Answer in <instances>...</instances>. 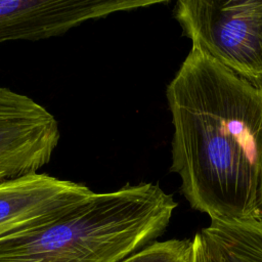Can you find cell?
Returning <instances> with one entry per match:
<instances>
[{"label":"cell","mask_w":262,"mask_h":262,"mask_svg":"<svg viewBox=\"0 0 262 262\" xmlns=\"http://www.w3.org/2000/svg\"><path fill=\"white\" fill-rule=\"evenodd\" d=\"M166 96L170 170L190 207L211 219H262V87L191 46Z\"/></svg>","instance_id":"obj_1"},{"label":"cell","mask_w":262,"mask_h":262,"mask_svg":"<svg viewBox=\"0 0 262 262\" xmlns=\"http://www.w3.org/2000/svg\"><path fill=\"white\" fill-rule=\"evenodd\" d=\"M177 207L157 183L92 192L54 221L0 239V262H119L151 244Z\"/></svg>","instance_id":"obj_2"},{"label":"cell","mask_w":262,"mask_h":262,"mask_svg":"<svg viewBox=\"0 0 262 262\" xmlns=\"http://www.w3.org/2000/svg\"><path fill=\"white\" fill-rule=\"evenodd\" d=\"M173 15L192 46L262 87V1L179 0Z\"/></svg>","instance_id":"obj_3"},{"label":"cell","mask_w":262,"mask_h":262,"mask_svg":"<svg viewBox=\"0 0 262 262\" xmlns=\"http://www.w3.org/2000/svg\"><path fill=\"white\" fill-rule=\"evenodd\" d=\"M59 138L58 122L45 106L0 86V182L38 173Z\"/></svg>","instance_id":"obj_4"},{"label":"cell","mask_w":262,"mask_h":262,"mask_svg":"<svg viewBox=\"0 0 262 262\" xmlns=\"http://www.w3.org/2000/svg\"><path fill=\"white\" fill-rule=\"evenodd\" d=\"M166 3L163 0H0V44L39 41L117 12Z\"/></svg>","instance_id":"obj_5"},{"label":"cell","mask_w":262,"mask_h":262,"mask_svg":"<svg viewBox=\"0 0 262 262\" xmlns=\"http://www.w3.org/2000/svg\"><path fill=\"white\" fill-rule=\"evenodd\" d=\"M93 191L45 173L0 182V239L61 217Z\"/></svg>","instance_id":"obj_6"},{"label":"cell","mask_w":262,"mask_h":262,"mask_svg":"<svg viewBox=\"0 0 262 262\" xmlns=\"http://www.w3.org/2000/svg\"><path fill=\"white\" fill-rule=\"evenodd\" d=\"M200 233L214 262H262V219H211Z\"/></svg>","instance_id":"obj_7"},{"label":"cell","mask_w":262,"mask_h":262,"mask_svg":"<svg viewBox=\"0 0 262 262\" xmlns=\"http://www.w3.org/2000/svg\"><path fill=\"white\" fill-rule=\"evenodd\" d=\"M192 239L152 242L119 262H192Z\"/></svg>","instance_id":"obj_8"},{"label":"cell","mask_w":262,"mask_h":262,"mask_svg":"<svg viewBox=\"0 0 262 262\" xmlns=\"http://www.w3.org/2000/svg\"><path fill=\"white\" fill-rule=\"evenodd\" d=\"M192 262H214L200 232L192 239Z\"/></svg>","instance_id":"obj_9"},{"label":"cell","mask_w":262,"mask_h":262,"mask_svg":"<svg viewBox=\"0 0 262 262\" xmlns=\"http://www.w3.org/2000/svg\"><path fill=\"white\" fill-rule=\"evenodd\" d=\"M260 207H261V217H262V181H261V187H260Z\"/></svg>","instance_id":"obj_10"}]
</instances>
